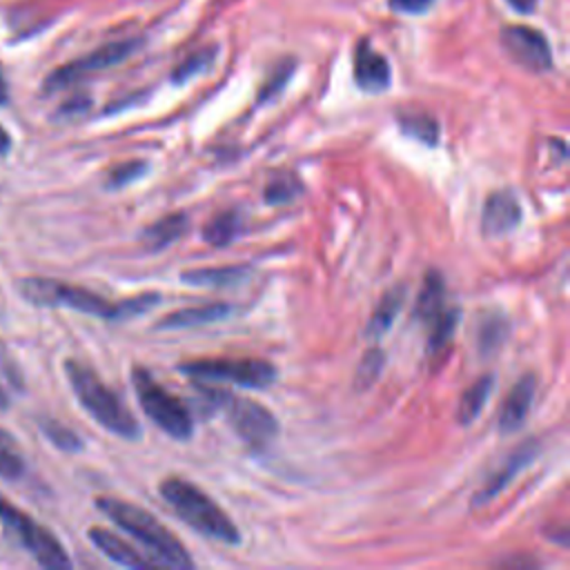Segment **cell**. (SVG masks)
I'll return each instance as SVG.
<instances>
[{
  "mask_svg": "<svg viewBox=\"0 0 570 570\" xmlns=\"http://www.w3.org/2000/svg\"><path fill=\"white\" fill-rule=\"evenodd\" d=\"M432 4V0H390V7L394 11H403V13H421Z\"/></svg>",
  "mask_w": 570,
  "mask_h": 570,
  "instance_id": "34",
  "label": "cell"
},
{
  "mask_svg": "<svg viewBox=\"0 0 570 570\" xmlns=\"http://www.w3.org/2000/svg\"><path fill=\"white\" fill-rule=\"evenodd\" d=\"M40 430L58 450H65V452H80L82 450V439L56 419H40Z\"/></svg>",
  "mask_w": 570,
  "mask_h": 570,
  "instance_id": "29",
  "label": "cell"
},
{
  "mask_svg": "<svg viewBox=\"0 0 570 570\" xmlns=\"http://www.w3.org/2000/svg\"><path fill=\"white\" fill-rule=\"evenodd\" d=\"M187 216L185 214H169L156 223H151L149 227L142 229L140 240L145 243V247L149 252H158L165 249L167 245H171L174 240H178L185 232H187Z\"/></svg>",
  "mask_w": 570,
  "mask_h": 570,
  "instance_id": "20",
  "label": "cell"
},
{
  "mask_svg": "<svg viewBox=\"0 0 570 570\" xmlns=\"http://www.w3.org/2000/svg\"><path fill=\"white\" fill-rule=\"evenodd\" d=\"M232 314V305L227 303H207L198 307H185L176 309L158 321V330H185V327H196V325H207L223 321Z\"/></svg>",
  "mask_w": 570,
  "mask_h": 570,
  "instance_id": "16",
  "label": "cell"
},
{
  "mask_svg": "<svg viewBox=\"0 0 570 570\" xmlns=\"http://www.w3.org/2000/svg\"><path fill=\"white\" fill-rule=\"evenodd\" d=\"M96 508L102 510L120 530L140 541L156 563H165L178 570H187L194 566L185 546L145 508L114 497L96 499Z\"/></svg>",
  "mask_w": 570,
  "mask_h": 570,
  "instance_id": "3",
  "label": "cell"
},
{
  "mask_svg": "<svg viewBox=\"0 0 570 570\" xmlns=\"http://www.w3.org/2000/svg\"><path fill=\"white\" fill-rule=\"evenodd\" d=\"M7 100H9V89H7V82H4V78L0 73V107L7 105Z\"/></svg>",
  "mask_w": 570,
  "mask_h": 570,
  "instance_id": "37",
  "label": "cell"
},
{
  "mask_svg": "<svg viewBox=\"0 0 570 570\" xmlns=\"http://www.w3.org/2000/svg\"><path fill=\"white\" fill-rule=\"evenodd\" d=\"M145 171H147V165L142 160H127V163H120L114 169H109L105 185L109 189H122V187L136 183Z\"/></svg>",
  "mask_w": 570,
  "mask_h": 570,
  "instance_id": "30",
  "label": "cell"
},
{
  "mask_svg": "<svg viewBox=\"0 0 570 570\" xmlns=\"http://www.w3.org/2000/svg\"><path fill=\"white\" fill-rule=\"evenodd\" d=\"M539 452V443L537 441H525L521 443L503 463L501 468L483 483V488H479L472 497V505L474 508H481V505H488L490 501H494L537 456Z\"/></svg>",
  "mask_w": 570,
  "mask_h": 570,
  "instance_id": "11",
  "label": "cell"
},
{
  "mask_svg": "<svg viewBox=\"0 0 570 570\" xmlns=\"http://www.w3.org/2000/svg\"><path fill=\"white\" fill-rule=\"evenodd\" d=\"M399 127L403 134L423 145H436L439 140V125L428 114H403L399 116Z\"/></svg>",
  "mask_w": 570,
  "mask_h": 570,
  "instance_id": "25",
  "label": "cell"
},
{
  "mask_svg": "<svg viewBox=\"0 0 570 570\" xmlns=\"http://www.w3.org/2000/svg\"><path fill=\"white\" fill-rule=\"evenodd\" d=\"M138 47V40H120V42H109V45H102L100 49L65 65V67H58L47 80H45V89L47 91H58V89H65L78 80H82L85 76L89 73H96V71H102L107 67H114L118 62H122L125 58H129Z\"/></svg>",
  "mask_w": 570,
  "mask_h": 570,
  "instance_id": "9",
  "label": "cell"
},
{
  "mask_svg": "<svg viewBox=\"0 0 570 570\" xmlns=\"http://www.w3.org/2000/svg\"><path fill=\"white\" fill-rule=\"evenodd\" d=\"M521 223V205L514 191L499 189L485 198L481 229L485 236H503Z\"/></svg>",
  "mask_w": 570,
  "mask_h": 570,
  "instance_id": "12",
  "label": "cell"
},
{
  "mask_svg": "<svg viewBox=\"0 0 570 570\" xmlns=\"http://www.w3.org/2000/svg\"><path fill=\"white\" fill-rule=\"evenodd\" d=\"M503 47L514 62L530 71H548L552 67V53L546 36L525 24H510L501 33Z\"/></svg>",
  "mask_w": 570,
  "mask_h": 570,
  "instance_id": "10",
  "label": "cell"
},
{
  "mask_svg": "<svg viewBox=\"0 0 570 570\" xmlns=\"http://www.w3.org/2000/svg\"><path fill=\"white\" fill-rule=\"evenodd\" d=\"M508 336V321L499 314V312H492V314H485L476 327V345H479V352L481 354H492L497 352L503 341Z\"/></svg>",
  "mask_w": 570,
  "mask_h": 570,
  "instance_id": "22",
  "label": "cell"
},
{
  "mask_svg": "<svg viewBox=\"0 0 570 570\" xmlns=\"http://www.w3.org/2000/svg\"><path fill=\"white\" fill-rule=\"evenodd\" d=\"M214 410H220L238 439L252 450L267 448L278 434L276 416L261 403L243 396H232L220 390H207Z\"/></svg>",
  "mask_w": 570,
  "mask_h": 570,
  "instance_id": "7",
  "label": "cell"
},
{
  "mask_svg": "<svg viewBox=\"0 0 570 570\" xmlns=\"http://www.w3.org/2000/svg\"><path fill=\"white\" fill-rule=\"evenodd\" d=\"M9 405V392L0 385V407H7Z\"/></svg>",
  "mask_w": 570,
  "mask_h": 570,
  "instance_id": "38",
  "label": "cell"
},
{
  "mask_svg": "<svg viewBox=\"0 0 570 570\" xmlns=\"http://www.w3.org/2000/svg\"><path fill=\"white\" fill-rule=\"evenodd\" d=\"M0 525L42 568H51V570L71 568V559L67 557V550L53 537V532L42 523H38L31 514L20 510L18 505L9 503L2 494H0Z\"/></svg>",
  "mask_w": 570,
  "mask_h": 570,
  "instance_id": "5",
  "label": "cell"
},
{
  "mask_svg": "<svg viewBox=\"0 0 570 570\" xmlns=\"http://www.w3.org/2000/svg\"><path fill=\"white\" fill-rule=\"evenodd\" d=\"M247 274L249 272L245 265H225V267L189 269V272H183L180 278L194 287H232L245 281Z\"/></svg>",
  "mask_w": 570,
  "mask_h": 570,
  "instance_id": "19",
  "label": "cell"
},
{
  "mask_svg": "<svg viewBox=\"0 0 570 570\" xmlns=\"http://www.w3.org/2000/svg\"><path fill=\"white\" fill-rule=\"evenodd\" d=\"M383 363H385V356H383V350L381 347H372L363 354V358L358 361L356 365V372H354V387L358 392L367 390L381 374L383 370Z\"/></svg>",
  "mask_w": 570,
  "mask_h": 570,
  "instance_id": "28",
  "label": "cell"
},
{
  "mask_svg": "<svg viewBox=\"0 0 570 570\" xmlns=\"http://www.w3.org/2000/svg\"><path fill=\"white\" fill-rule=\"evenodd\" d=\"M240 232V218L234 212H223L207 220L203 227V238L214 245V247H225L229 245Z\"/></svg>",
  "mask_w": 570,
  "mask_h": 570,
  "instance_id": "24",
  "label": "cell"
},
{
  "mask_svg": "<svg viewBox=\"0 0 570 570\" xmlns=\"http://www.w3.org/2000/svg\"><path fill=\"white\" fill-rule=\"evenodd\" d=\"M403 303H405V287L403 285L390 287L381 296L379 305L374 307V312H372V316L367 321V327H365L367 338H381L394 325V318L399 316Z\"/></svg>",
  "mask_w": 570,
  "mask_h": 570,
  "instance_id": "18",
  "label": "cell"
},
{
  "mask_svg": "<svg viewBox=\"0 0 570 570\" xmlns=\"http://www.w3.org/2000/svg\"><path fill=\"white\" fill-rule=\"evenodd\" d=\"M160 497L165 503L196 532L209 537L214 541L236 546L240 543V532L236 523L227 517V512L198 485L180 479L169 476L158 485Z\"/></svg>",
  "mask_w": 570,
  "mask_h": 570,
  "instance_id": "4",
  "label": "cell"
},
{
  "mask_svg": "<svg viewBox=\"0 0 570 570\" xmlns=\"http://www.w3.org/2000/svg\"><path fill=\"white\" fill-rule=\"evenodd\" d=\"M11 151V136L9 131L0 125V156H7Z\"/></svg>",
  "mask_w": 570,
  "mask_h": 570,
  "instance_id": "36",
  "label": "cell"
},
{
  "mask_svg": "<svg viewBox=\"0 0 570 570\" xmlns=\"http://www.w3.org/2000/svg\"><path fill=\"white\" fill-rule=\"evenodd\" d=\"M443 312H445V283L436 269H430L423 276V285L414 305V316L423 325H432Z\"/></svg>",
  "mask_w": 570,
  "mask_h": 570,
  "instance_id": "17",
  "label": "cell"
},
{
  "mask_svg": "<svg viewBox=\"0 0 570 570\" xmlns=\"http://www.w3.org/2000/svg\"><path fill=\"white\" fill-rule=\"evenodd\" d=\"M27 461L18 448V441L0 428V476L7 481L22 479Z\"/></svg>",
  "mask_w": 570,
  "mask_h": 570,
  "instance_id": "23",
  "label": "cell"
},
{
  "mask_svg": "<svg viewBox=\"0 0 570 570\" xmlns=\"http://www.w3.org/2000/svg\"><path fill=\"white\" fill-rule=\"evenodd\" d=\"M289 73H292V65H287V67H281L274 76H272V80H267V85L263 87V91H261V100H269L285 82H287V78H289Z\"/></svg>",
  "mask_w": 570,
  "mask_h": 570,
  "instance_id": "33",
  "label": "cell"
},
{
  "mask_svg": "<svg viewBox=\"0 0 570 570\" xmlns=\"http://www.w3.org/2000/svg\"><path fill=\"white\" fill-rule=\"evenodd\" d=\"M390 65L387 60L374 51L365 40L354 49V82L370 94L385 91L390 87Z\"/></svg>",
  "mask_w": 570,
  "mask_h": 570,
  "instance_id": "13",
  "label": "cell"
},
{
  "mask_svg": "<svg viewBox=\"0 0 570 570\" xmlns=\"http://www.w3.org/2000/svg\"><path fill=\"white\" fill-rule=\"evenodd\" d=\"M0 379L9 385V390L13 392H20L24 387V381H22V374L18 370V365L13 363V358L7 354L4 347H0Z\"/></svg>",
  "mask_w": 570,
  "mask_h": 570,
  "instance_id": "31",
  "label": "cell"
},
{
  "mask_svg": "<svg viewBox=\"0 0 570 570\" xmlns=\"http://www.w3.org/2000/svg\"><path fill=\"white\" fill-rule=\"evenodd\" d=\"M301 191H303V185L296 180L294 174H278L267 183L263 196H265V203L269 205H283L294 200Z\"/></svg>",
  "mask_w": 570,
  "mask_h": 570,
  "instance_id": "26",
  "label": "cell"
},
{
  "mask_svg": "<svg viewBox=\"0 0 570 570\" xmlns=\"http://www.w3.org/2000/svg\"><path fill=\"white\" fill-rule=\"evenodd\" d=\"M65 374L78 403L96 423L127 441H138L142 436L138 419L127 410L120 396L100 381V376L91 367L69 358L65 361Z\"/></svg>",
  "mask_w": 570,
  "mask_h": 570,
  "instance_id": "2",
  "label": "cell"
},
{
  "mask_svg": "<svg viewBox=\"0 0 570 570\" xmlns=\"http://www.w3.org/2000/svg\"><path fill=\"white\" fill-rule=\"evenodd\" d=\"M18 292L24 301L38 307H65L80 314L107 318V321H127L140 314H147L160 303V294L145 292L125 301H109L87 287H78L65 281L27 276L18 281Z\"/></svg>",
  "mask_w": 570,
  "mask_h": 570,
  "instance_id": "1",
  "label": "cell"
},
{
  "mask_svg": "<svg viewBox=\"0 0 570 570\" xmlns=\"http://www.w3.org/2000/svg\"><path fill=\"white\" fill-rule=\"evenodd\" d=\"M494 387V379L490 374H483L481 379H476L459 399V405H456V423L459 425H470L479 414L481 410L485 407L488 399H490V392Z\"/></svg>",
  "mask_w": 570,
  "mask_h": 570,
  "instance_id": "21",
  "label": "cell"
},
{
  "mask_svg": "<svg viewBox=\"0 0 570 570\" xmlns=\"http://www.w3.org/2000/svg\"><path fill=\"white\" fill-rule=\"evenodd\" d=\"M131 383L142 412L171 439L187 441L194 434V419L187 405L154 381L149 370L134 367Z\"/></svg>",
  "mask_w": 570,
  "mask_h": 570,
  "instance_id": "6",
  "label": "cell"
},
{
  "mask_svg": "<svg viewBox=\"0 0 570 570\" xmlns=\"http://www.w3.org/2000/svg\"><path fill=\"white\" fill-rule=\"evenodd\" d=\"M178 370L196 381H225L249 390H263L276 381V367L263 358H198L180 363Z\"/></svg>",
  "mask_w": 570,
  "mask_h": 570,
  "instance_id": "8",
  "label": "cell"
},
{
  "mask_svg": "<svg viewBox=\"0 0 570 570\" xmlns=\"http://www.w3.org/2000/svg\"><path fill=\"white\" fill-rule=\"evenodd\" d=\"M209 60H212V51H200V53L191 56L189 60H185V62L176 69L174 80H176V82H185L189 76L200 73L203 69H207V67H209Z\"/></svg>",
  "mask_w": 570,
  "mask_h": 570,
  "instance_id": "32",
  "label": "cell"
},
{
  "mask_svg": "<svg viewBox=\"0 0 570 570\" xmlns=\"http://www.w3.org/2000/svg\"><path fill=\"white\" fill-rule=\"evenodd\" d=\"M534 390H537V379L532 374H523L512 385V390L503 399L499 416H497V423H499L503 434L514 432L525 421V416L530 412V405H532V399H534Z\"/></svg>",
  "mask_w": 570,
  "mask_h": 570,
  "instance_id": "14",
  "label": "cell"
},
{
  "mask_svg": "<svg viewBox=\"0 0 570 570\" xmlns=\"http://www.w3.org/2000/svg\"><path fill=\"white\" fill-rule=\"evenodd\" d=\"M87 537L107 559H111L118 566H125V568H151V566H156L154 559H147L136 548H131L125 539H120L118 534H114L105 528H89Z\"/></svg>",
  "mask_w": 570,
  "mask_h": 570,
  "instance_id": "15",
  "label": "cell"
},
{
  "mask_svg": "<svg viewBox=\"0 0 570 570\" xmlns=\"http://www.w3.org/2000/svg\"><path fill=\"white\" fill-rule=\"evenodd\" d=\"M508 4L521 13H528L537 7V0H508Z\"/></svg>",
  "mask_w": 570,
  "mask_h": 570,
  "instance_id": "35",
  "label": "cell"
},
{
  "mask_svg": "<svg viewBox=\"0 0 570 570\" xmlns=\"http://www.w3.org/2000/svg\"><path fill=\"white\" fill-rule=\"evenodd\" d=\"M456 323H459V309H448L445 307V312L432 325H428L430 327V336H428V352L430 354L443 350L450 343V338L456 330Z\"/></svg>",
  "mask_w": 570,
  "mask_h": 570,
  "instance_id": "27",
  "label": "cell"
}]
</instances>
